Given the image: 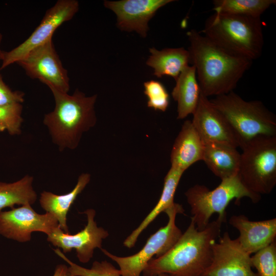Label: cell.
Segmentation results:
<instances>
[{"label": "cell", "mask_w": 276, "mask_h": 276, "mask_svg": "<svg viewBox=\"0 0 276 276\" xmlns=\"http://www.w3.org/2000/svg\"><path fill=\"white\" fill-rule=\"evenodd\" d=\"M187 35L191 63L202 94L208 97L233 91L252 61L227 52L195 30Z\"/></svg>", "instance_id": "obj_1"}, {"label": "cell", "mask_w": 276, "mask_h": 276, "mask_svg": "<svg viewBox=\"0 0 276 276\" xmlns=\"http://www.w3.org/2000/svg\"><path fill=\"white\" fill-rule=\"evenodd\" d=\"M222 222L218 218L199 230L191 222L175 244L165 254L152 259L143 271L144 276H201L212 259V247L220 236Z\"/></svg>", "instance_id": "obj_2"}, {"label": "cell", "mask_w": 276, "mask_h": 276, "mask_svg": "<svg viewBox=\"0 0 276 276\" xmlns=\"http://www.w3.org/2000/svg\"><path fill=\"white\" fill-rule=\"evenodd\" d=\"M50 89L54 96L55 107L44 116L43 123L60 151L66 148L74 149L78 146L82 134L96 124L94 107L97 96H86L78 89L72 95Z\"/></svg>", "instance_id": "obj_3"}, {"label": "cell", "mask_w": 276, "mask_h": 276, "mask_svg": "<svg viewBox=\"0 0 276 276\" xmlns=\"http://www.w3.org/2000/svg\"><path fill=\"white\" fill-rule=\"evenodd\" d=\"M201 32L227 52L251 61L262 53L264 37L260 17L215 12Z\"/></svg>", "instance_id": "obj_4"}, {"label": "cell", "mask_w": 276, "mask_h": 276, "mask_svg": "<svg viewBox=\"0 0 276 276\" xmlns=\"http://www.w3.org/2000/svg\"><path fill=\"white\" fill-rule=\"evenodd\" d=\"M224 116L242 148L263 136H276V118L261 101H247L233 91L210 100Z\"/></svg>", "instance_id": "obj_5"}, {"label": "cell", "mask_w": 276, "mask_h": 276, "mask_svg": "<svg viewBox=\"0 0 276 276\" xmlns=\"http://www.w3.org/2000/svg\"><path fill=\"white\" fill-rule=\"evenodd\" d=\"M187 200L191 208V217L199 230L204 229L215 213L222 223L226 222V209L231 201L249 198L252 202L261 199L260 195L254 193L243 185L238 175L221 180L220 185L211 190L206 186L195 185L186 192Z\"/></svg>", "instance_id": "obj_6"}, {"label": "cell", "mask_w": 276, "mask_h": 276, "mask_svg": "<svg viewBox=\"0 0 276 276\" xmlns=\"http://www.w3.org/2000/svg\"><path fill=\"white\" fill-rule=\"evenodd\" d=\"M238 176L250 192H271L276 185V136L256 139L242 148Z\"/></svg>", "instance_id": "obj_7"}, {"label": "cell", "mask_w": 276, "mask_h": 276, "mask_svg": "<svg viewBox=\"0 0 276 276\" xmlns=\"http://www.w3.org/2000/svg\"><path fill=\"white\" fill-rule=\"evenodd\" d=\"M164 212L168 217L167 224L150 236L144 246L136 254L121 257L101 249L104 255L118 264L121 276H140L153 256L157 258L165 254L180 237L182 233L176 225L175 220L177 214L184 212L182 205L174 202Z\"/></svg>", "instance_id": "obj_8"}, {"label": "cell", "mask_w": 276, "mask_h": 276, "mask_svg": "<svg viewBox=\"0 0 276 276\" xmlns=\"http://www.w3.org/2000/svg\"><path fill=\"white\" fill-rule=\"evenodd\" d=\"M78 9L77 1H58L47 11L39 26L25 41L9 52L4 51L0 69L17 63L31 51L52 39L55 30L63 22L71 19Z\"/></svg>", "instance_id": "obj_9"}, {"label": "cell", "mask_w": 276, "mask_h": 276, "mask_svg": "<svg viewBox=\"0 0 276 276\" xmlns=\"http://www.w3.org/2000/svg\"><path fill=\"white\" fill-rule=\"evenodd\" d=\"M17 63L29 77L39 79L50 89L68 93L67 71L62 66L52 39L31 51Z\"/></svg>", "instance_id": "obj_10"}, {"label": "cell", "mask_w": 276, "mask_h": 276, "mask_svg": "<svg viewBox=\"0 0 276 276\" xmlns=\"http://www.w3.org/2000/svg\"><path fill=\"white\" fill-rule=\"evenodd\" d=\"M58 226L53 215L47 212L39 214L30 204L0 212V234L20 242L29 241L34 232L48 236Z\"/></svg>", "instance_id": "obj_11"}, {"label": "cell", "mask_w": 276, "mask_h": 276, "mask_svg": "<svg viewBox=\"0 0 276 276\" xmlns=\"http://www.w3.org/2000/svg\"><path fill=\"white\" fill-rule=\"evenodd\" d=\"M250 257L237 239L224 232L213 244L212 261L201 276H259L252 270Z\"/></svg>", "instance_id": "obj_12"}, {"label": "cell", "mask_w": 276, "mask_h": 276, "mask_svg": "<svg viewBox=\"0 0 276 276\" xmlns=\"http://www.w3.org/2000/svg\"><path fill=\"white\" fill-rule=\"evenodd\" d=\"M83 213L86 215L87 223L82 230L71 235L58 226L47 236V240L54 246L62 249L64 253L75 249L79 261L86 263L93 258L95 248H102V240L109 234L107 231L97 226L94 220L96 212L94 209H87Z\"/></svg>", "instance_id": "obj_13"}, {"label": "cell", "mask_w": 276, "mask_h": 276, "mask_svg": "<svg viewBox=\"0 0 276 276\" xmlns=\"http://www.w3.org/2000/svg\"><path fill=\"white\" fill-rule=\"evenodd\" d=\"M191 121L204 143H217L239 147L238 139L227 120L201 92Z\"/></svg>", "instance_id": "obj_14"}, {"label": "cell", "mask_w": 276, "mask_h": 276, "mask_svg": "<svg viewBox=\"0 0 276 276\" xmlns=\"http://www.w3.org/2000/svg\"><path fill=\"white\" fill-rule=\"evenodd\" d=\"M172 0H122L104 1V6L117 16V27L122 31H135L147 36L148 22L156 11Z\"/></svg>", "instance_id": "obj_15"}, {"label": "cell", "mask_w": 276, "mask_h": 276, "mask_svg": "<svg viewBox=\"0 0 276 276\" xmlns=\"http://www.w3.org/2000/svg\"><path fill=\"white\" fill-rule=\"evenodd\" d=\"M229 224L240 234L237 240L249 255L255 254L275 241L276 218L251 221L244 215H233Z\"/></svg>", "instance_id": "obj_16"}, {"label": "cell", "mask_w": 276, "mask_h": 276, "mask_svg": "<svg viewBox=\"0 0 276 276\" xmlns=\"http://www.w3.org/2000/svg\"><path fill=\"white\" fill-rule=\"evenodd\" d=\"M204 143L190 120L186 121L172 148L171 167L185 172L192 165L202 160Z\"/></svg>", "instance_id": "obj_17"}, {"label": "cell", "mask_w": 276, "mask_h": 276, "mask_svg": "<svg viewBox=\"0 0 276 276\" xmlns=\"http://www.w3.org/2000/svg\"><path fill=\"white\" fill-rule=\"evenodd\" d=\"M237 148L217 143H204L202 160L221 180L238 175L240 153Z\"/></svg>", "instance_id": "obj_18"}, {"label": "cell", "mask_w": 276, "mask_h": 276, "mask_svg": "<svg viewBox=\"0 0 276 276\" xmlns=\"http://www.w3.org/2000/svg\"><path fill=\"white\" fill-rule=\"evenodd\" d=\"M90 179V174H81L74 188L65 194L57 195L45 191L40 194L39 202L41 208L56 218L59 227L66 233H69L66 223L67 214L78 195L89 183Z\"/></svg>", "instance_id": "obj_19"}, {"label": "cell", "mask_w": 276, "mask_h": 276, "mask_svg": "<svg viewBox=\"0 0 276 276\" xmlns=\"http://www.w3.org/2000/svg\"><path fill=\"white\" fill-rule=\"evenodd\" d=\"M172 91L177 103V119H182L195 110L200 98V88L193 65L187 66L175 80Z\"/></svg>", "instance_id": "obj_20"}, {"label": "cell", "mask_w": 276, "mask_h": 276, "mask_svg": "<svg viewBox=\"0 0 276 276\" xmlns=\"http://www.w3.org/2000/svg\"><path fill=\"white\" fill-rule=\"evenodd\" d=\"M149 52L151 55L146 64L153 69V74L157 78L167 76L175 80L191 63L189 52L183 48H165L162 50L151 48Z\"/></svg>", "instance_id": "obj_21"}, {"label": "cell", "mask_w": 276, "mask_h": 276, "mask_svg": "<svg viewBox=\"0 0 276 276\" xmlns=\"http://www.w3.org/2000/svg\"><path fill=\"white\" fill-rule=\"evenodd\" d=\"M183 172L181 170L171 167L164 178L163 191L158 202L140 225L125 240L123 243L125 246L128 248L133 247L142 232L160 213L164 212L174 204V195Z\"/></svg>", "instance_id": "obj_22"}, {"label": "cell", "mask_w": 276, "mask_h": 276, "mask_svg": "<svg viewBox=\"0 0 276 276\" xmlns=\"http://www.w3.org/2000/svg\"><path fill=\"white\" fill-rule=\"evenodd\" d=\"M33 178L28 175L12 183L0 182V212L2 210L15 204H33L37 194L33 188Z\"/></svg>", "instance_id": "obj_23"}, {"label": "cell", "mask_w": 276, "mask_h": 276, "mask_svg": "<svg viewBox=\"0 0 276 276\" xmlns=\"http://www.w3.org/2000/svg\"><path fill=\"white\" fill-rule=\"evenodd\" d=\"M275 3V0H215L213 4L215 12L260 17Z\"/></svg>", "instance_id": "obj_24"}, {"label": "cell", "mask_w": 276, "mask_h": 276, "mask_svg": "<svg viewBox=\"0 0 276 276\" xmlns=\"http://www.w3.org/2000/svg\"><path fill=\"white\" fill-rule=\"evenodd\" d=\"M55 252L70 265L68 271L73 276H121L119 269L107 261H95L90 268L80 266L70 261L59 249L54 250ZM158 276H169L165 273Z\"/></svg>", "instance_id": "obj_25"}, {"label": "cell", "mask_w": 276, "mask_h": 276, "mask_svg": "<svg viewBox=\"0 0 276 276\" xmlns=\"http://www.w3.org/2000/svg\"><path fill=\"white\" fill-rule=\"evenodd\" d=\"M250 260L259 276H276L275 241L255 252Z\"/></svg>", "instance_id": "obj_26"}, {"label": "cell", "mask_w": 276, "mask_h": 276, "mask_svg": "<svg viewBox=\"0 0 276 276\" xmlns=\"http://www.w3.org/2000/svg\"><path fill=\"white\" fill-rule=\"evenodd\" d=\"M22 110L20 103L0 105V131H7L11 135L19 134L23 122Z\"/></svg>", "instance_id": "obj_27"}, {"label": "cell", "mask_w": 276, "mask_h": 276, "mask_svg": "<svg viewBox=\"0 0 276 276\" xmlns=\"http://www.w3.org/2000/svg\"><path fill=\"white\" fill-rule=\"evenodd\" d=\"M144 86V94L148 98V107L165 111L169 105V95L163 84L151 80L145 82Z\"/></svg>", "instance_id": "obj_28"}, {"label": "cell", "mask_w": 276, "mask_h": 276, "mask_svg": "<svg viewBox=\"0 0 276 276\" xmlns=\"http://www.w3.org/2000/svg\"><path fill=\"white\" fill-rule=\"evenodd\" d=\"M24 95L21 91H12L0 76V105L21 104L24 101Z\"/></svg>", "instance_id": "obj_29"}, {"label": "cell", "mask_w": 276, "mask_h": 276, "mask_svg": "<svg viewBox=\"0 0 276 276\" xmlns=\"http://www.w3.org/2000/svg\"><path fill=\"white\" fill-rule=\"evenodd\" d=\"M53 276H73L68 271V267L64 264L56 266Z\"/></svg>", "instance_id": "obj_30"}, {"label": "cell", "mask_w": 276, "mask_h": 276, "mask_svg": "<svg viewBox=\"0 0 276 276\" xmlns=\"http://www.w3.org/2000/svg\"><path fill=\"white\" fill-rule=\"evenodd\" d=\"M2 40V35L0 34V44H1ZM3 52L4 51H2L0 49V61H2L3 60Z\"/></svg>", "instance_id": "obj_31"}]
</instances>
